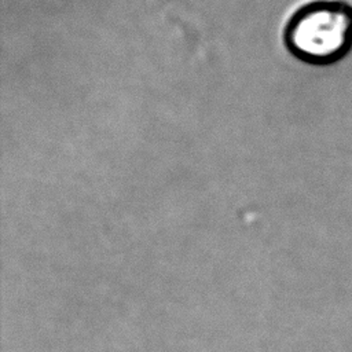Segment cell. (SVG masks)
<instances>
[{
    "instance_id": "1",
    "label": "cell",
    "mask_w": 352,
    "mask_h": 352,
    "mask_svg": "<svg viewBox=\"0 0 352 352\" xmlns=\"http://www.w3.org/2000/svg\"><path fill=\"white\" fill-rule=\"evenodd\" d=\"M283 41L294 58L308 65L344 59L352 50V6L341 0L302 6L287 21Z\"/></svg>"
}]
</instances>
